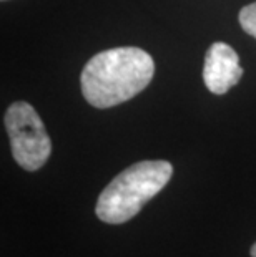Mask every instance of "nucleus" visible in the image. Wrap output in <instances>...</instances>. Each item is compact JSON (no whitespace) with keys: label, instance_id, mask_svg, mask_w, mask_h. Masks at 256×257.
Wrapping results in <instances>:
<instances>
[{"label":"nucleus","instance_id":"obj_1","mask_svg":"<svg viewBox=\"0 0 256 257\" xmlns=\"http://www.w3.org/2000/svg\"><path fill=\"white\" fill-rule=\"evenodd\" d=\"M155 63L137 47H120L100 52L87 62L81 72V93L95 108H112L130 100L150 85Z\"/></svg>","mask_w":256,"mask_h":257},{"label":"nucleus","instance_id":"obj_2","mask_svg":"<svg viewBox=\"0 0 256 257\" xmlns=\"http://www.w3.org/2000/svg\"><path fill=\"white\" fill-rule=\"evenodd\" d=\"M173 174L168 161H140L122 171L102 191L97 217L107 224H123L137 216L150 199L165 188Z\"/></svg>","mask_w":256,"mask_h":257},{"label":"nucleus","instance_id":"obj_6","mask_svg":"<svg viewBox=\"0 0 256 257\" xmlns=\"http://www.w3.org/2000/svg\"><path fill=\"white\" fill-rule=\"evenodd\" d=\"M249 254H251V257H256V242L251 245V250H249Z\"/></svg>","mask_w":256,"mask_h":257},{"label":"nucleus","instance_id":"obj_4","mask_svg":"<svg viewBox=\"0 0 256 257\" xmlns=\"http://www.w3.org/2000/svg\"><path fill=\"white\" fill-rule=\"evenodd\" d=\"M243 76L238 53L225 42H215L206 52L203 80L205 85L215 95H225Z\"/></svg>","mask_w":256,"mask_h":257},{"label":"nucleus","instance_id":"obj_5","mask_svg":"<svg viewBox=\"0 0 256 257\" xmlns=\"http://www.w3.org/2000/svg\"><path fill=\"white\" fill-rule=\"evenodd\" d=\"M239 25L248 35L256 38V2L246 5L239 12Z\"/></svg>","mask_w":256,"mask_h":257},{"label":"nucleus","instance_id":"obj_3","mask_svg":"<svg viewBox=\"0 0 256 257\" xmlns=\"http://www.w3.org/2000/svg\"><path fill=\"white\" fill-rule=\"evenodd\" d=\"M10 150L14 160L27 171H37L47 163L52 143L42 118L34 106L25 101H15L5 113Z\"/></svg>","mask_w":256,"mask_h":257}]
</instances>
